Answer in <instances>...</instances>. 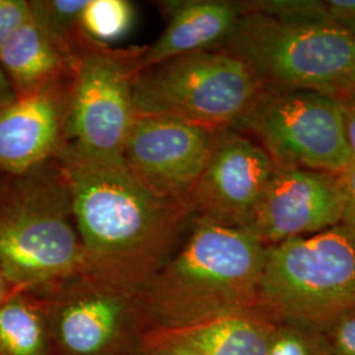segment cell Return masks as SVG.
<instances>
[{"label": "cell", "mask_w": 355, "mask_h": 355, "mask_svg": "<svg viewBox=\"0 0 355 355\" xmlns=\"http://www.w3.org/2000/svg\"><path fill=\"white\" fill-rule=\"evenodd\" d=\"M54 161L71 193L86 275L140 292L177 250L193 218L187 204L154 195L121 158L66 145Z\"/></svg>", "instance_id": "1"}, {"label": "cell", "mask_w": 355, "mask_h": 355, "mask_svg": "<svg viewBox=\"0 0 355 355\" xmlns=\"http://www.w3.org/2000/svg\"><path fill=\"white\" fill-rule=\"evenodd\" d=\"M186 241L139 292L148 330L258 308L267 246L248 229L192 218Z\"/></svg>", "instance_id": "2"}, {"label": "cell", "mask_w": 355, "mask_h": 355, "mask_svg": "<svg viewBox=\"0 0 355 355\" xmlns=\"http://www.w3.org/2000/svg\"><path fill=\"white\" fill-rule=\"evenodd\" d=\"M0 271L19 291L29 292L86 275L71 193L54 159L4 182Z\"/></svg>", "instance_id": "3"}, {"label": "cell", "mask_w": 355, "mask_h": 355, "mask_svg": "<svg viewBox=\"0 0 355 355\" xmlns=\"http://www.w3.org/2000/svg\"><path fill=\"white\" fill-rule=\"evenodd\" d=\"M259 306L315 329L355 313V229L345 224L267 246Z\"/></svg>", "instance_id": "4"}, {"label": "cell", "mask_w": 355, "mask_h": 355, "mask_svg": "<svg viewBox=\"0 0 355 355\" xmlns=\"http://www.w3.org/2000/svg\"><path fill=\"white\" fill-rule=\"evenodd\" d=\"M217 51L240 58L263 86L334 95L353 87L355 38L333 26L242 11L232 35Z\"/></svg>", "instance_id": "5"}, {"label": "cell", "mask_w": 355, "mask_h": 355, "mask_svg": "<svg viewBox=\"0 0 355 355\" xmlns=\"http://www.w3.org/2000/svg\"><path fill=\"white\" fill-rule=\"evenodd\" d=\"M262 86L250 67L230 53H192L139 70L135 112L218 130L234 127Z\"/></svg>", "instance_id": "6"}, {"label": "cell", "mask_w": 355, "mask_h": 355, "mask_svg": "<svg viewBox=\"0 0 355 355\" xmlns=\"http://www.w3.org/2000/svg\"><path fill=\"white\" fill-rule=\"evenodd\" d=\"M279 167L340 175L352 164L343 104L318 89L262 86L234 124Z\"/></svg>", "instance_id": "7"}, {"label": "cell", "mask_w": 355, "mask_h": 355, "mask_svg": "<svg viewBox=\"0 0 355 355\" xmlns=\"http://www.w3.org/2000/svg\"><path fill=\"white\" fill-rule=\"evenodd\" d=\"M74 51L66 102V145L95 157L121 158L136 119L133 86L141 49H114L82 35Z\"/></svg>", "instance_id": "8"}, {"label": "cell", "mask_w": 355, "mask_h": 355, "mask_svg": "<svg viewBox=\"0 0 355 355\" xmlns=\"http://www.w3.org/2000/svg\"><path fill=\"white\" fill-rule=\"evenodd\" d=\"M45 291L51 343L60 355H117L144 322L139 292L91 275Z\"/></svg>", "instance_id": "9"}, {"label": "cell", "mask_w": 355, "mask_h": 355, "mask_svg": "<svg viewBox=\"0 0 355 355\" xmlns=\"http://www.w3.org/2000/svg\"><path fill=\"white\" fill-rule=\"evenodd\" d=\"M274 168L253 139L234 128L218 129L208 161L184 202L193 218L246 229Z\"/></svg>", "instance_id": "10"}, {"label": "cell", "mask_w": 355, "mask_h": 355, "mask_svg": "<svg viewBox=\"0 0 355 355\" xmlns=\"http://www.w3.org/2000/svg\"><path fill=\"white\" fill-rule=\"evenodd\" d=\"M215 132L171 117L136 116L121 159L154 195L184 202L208 161Z\"/></svg>", "instance_id": "11"}, {"label": "cell", "mask_w": 355, "mask_h": 355, "mask_svg": "<svg viewBox=\"0 0 355 355\" xmlns=\"http://www.w3.org/2000/svg\"><path fill=\"white\" fill-rule=\"evenodd\" d=\"M343 212L337 175L275 166L246 229L271 246L333 228Z\"/></svg>", "instance_id": "12"}, {"label": "cell", "mask_w": 355, "mask_h": 355, "mask_svg": "<svg viewBox=\"0 0 355 355\" xmlns=\"http://www.w3.org/2000/svg\"><path fill=\"white\" fill-rule=\"evenodd\" d=\"M67 87L54 85L0 107V173L26 174L64 149Z\"/></svg>", "instance_id": "13"}, {"label": "cell", "mask_w": 355, "mask_h": 355, "mask_svg": "<svg viewBox=\"0 0 355 355\" xmlns=\"http://www.w3.org/2000/svg\"><path fill=\"white\" fill-rule=\"evenodd\" d=\"M159 7L167 24L150 46L141 49L140 70L180 55L218 49L242 15L241 1L229 0H174Z\"/></svg>", "instance_id": "14"}, {"label": "cell", "mask_w": 355, "mask_h": 355, "mask_svg": "<svg viewBox=\"0 0 355 355\" xmlns=\"http://www.w3.org/2000/svg\"><path fill=\"white\" fill-rule=\"evenodd\" d=\"M74 60L76 51L44 24L32 7L0 51V66L16 98L69 82Z\"/></svg>", "instance_id": "15"}, {"label": "cell", "mask_w": 355, "mask_h": 355, "mask_svg": "<svg viewBox=\"0 0 355 355\" xmlns=\"http://www.w3.org/2000/svg\"><path fill=\"white\" fill-rule=\"evenodd\" d=\"M278 322L258 306L186 328L145 330L141 338L175 343L196 355H267Z\"/></svg>", "instance_id": "16"}, {"label": "cell", "mask_w": 355, "mask_h": 355, "mask_svg": "<svg viewBox=\"0 0 355 355\" xmlns=\"http://www.w3.org/2000/svg\"><path fill=\"white\" fill-rule=\"evenodd\" d=\"M48 309L33 292L20 291L0 305V355H51Z\"/></svg>", "instance_id": "17"}, {"label": "cell", "mask_w": 355, "mask_h": 355, "mask_svg": "<svg viewBox=\"0 0 355 355\" xmlns=\"http://www.w3.org/2000/svg\"><path fill=\"white\" fill-rule=\"evenodd\" d=\"M135 21V7L128 0H89L82 13L80 28L86 37L102 44L124 37Z\"/></svg>", "instance_id": "18"}, {"label": "cell", "mask_w": 355, "mask_h": 355, "mask_svg": "<svg viewBox=\"0 0 355 355\" xmlns=\"http://www.w3.org/2000/svg\"><path fill=\"white\" fill-rule=\"evenodd\" d=\"M89 0H33L31 7L44 24L73 51L82 37L80 20Z\"/></svg>", "instance_id": "19"}, {"label": "cell", "mask_w": 355, "mask_h": 355, "mask_svg": "<svg viewBox=\"0 0 355 355\" xmlns=\"http://www.w3.org/2000/svg\"><path fill=\"white\" fill-rule=\"evenodd\" d=\"M267 355H333L320 330L296 322L279 321Z\"/></svg>", "instance_id": "20"}, {"label": "cell", "mask_w": 355, "mask_h": 355, "mask_svg": "<svg viewBox=\"0 0 355 355\" xmlns=\"http://www.w3.org/2000/svg\"><path fill=\"white\" fill-rule=\"evenodd\" d=\"M311 23L333 26L355 38V0H312Z\"/></svg>", "instance_id": "21"}, {"label": "cell", "mask_w": 355, "mask_h": 355, "mask_svg": "<svg viewBox=\"0 0 355 355\" xmlns=\"http://www.w3.org/2000/svg\"><path fill=\"white\" fill-rule=\"evenodd\" d=\"M327 343L333 355H355V313L337 320L330 327Z\"/></svg>", "instance_id": "22"}, {"label": "cell", "mask_w": 355, "mask_h": 355, "mask_svg": "<svg viewBox=\"0 0 355 355\" xmlns=\"http://www.w3.org/2000/svg\"><path fill=\"white\" fill-rule=\"evenodd\" d=\"M29 12V1L0 0V51L13 32L26 21Z\"/></svg>", "instance_id": "23"}, {"label": "cell", "mask_w": 355, "mask_h": 355, "mask_svg": "<svg viewBox=\"0 0 355 355\" xmlns=\"http://www.w3.org/2000/svg\"><path fill=\"white\" fill-rule=\"evenodd\" d=\"M338 178L343 193V224L355 229V162H352Z\"/></svg>", "instance_id": "24"}, {"label": "cell", "mask_w": 355, "mask_h": 355, "mask_svg": "<svg viewBox=\"0 0 355 355\" xmlns=\"http://www.w3.org/2000/svg\"><path fill=\"white\" fill-rule=\"evenodd\" d=\"M337 96L343 104L346 137L352 154V162H355V89H347Z\"/></svg>", "instance_id": "25"}, {"label": "cell", "mask_w": 355, "mask_h": 355, "mask_svg": "<svg viewBox=\"0 0 355 355\" xmlns=\"http://www.w3.org/2000/svg\"><path fill=\"white\" fill-rule=\"evenodd\" d=\"M141 354L142 355H196L189 349L175 343L154 341L141 338Z\"/></svg>", "instance_id": "26"}, {"label": "cell", "mask_w": 355, "mask_h": 355, "mask_svg": "<svg viewBox=\"0 0 355 355\" xmlns=\"http://www.w3.org/2000/svg\"><path fill=\"white\" fill-rule=\"evenodd\" d=\"M15 99H16V94L12 85L0 66V107L13 102Z\"/></svg>", "instance_id": "27"}, {"label": "cell", "mask_w": 355, "mask_h": 355, "mask_svg": "<svg viewBox=\"0 0 355 355\" xmlns=\"http://www.w3.org/2000/svg\"><path fill=\"white\" fill-rule=\"evenodd\" d=\"M19 290L16 287H13L12 284L10 283V280L4 277V274L0 271V305L3 304L4 302H7L11 296L15 293H17Z\"/></svg>", "instance_id": "28"}, {"label": "cell", "mask_w": 355, "mask_h": 355, "mask_svg": "<svg viewBox=\"0 0 355 355\" xmlns=\"http://www.w3.org/2000/svg\"><path fill=\"white\" fill-rule=\"evenodd\" d=\"M3 186H4V182L0 179V192L3 190Z\"/></svg>", "instance_id": "29"}, {"label": "cell", "mask_w": 355, "mask_h": 355, "mask_svg": "<svg viewBox=\"0 0 355 355\" xmlns=\"http://www.w3.org/2000/svg\"><path fill=\"white\" fill-rule=\"evenodd\" d=\"M352 89H355V76H354V80H353V87Z\"/></svg>", "instance_id": "30"}]
</instances>
